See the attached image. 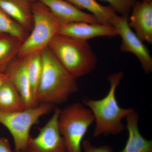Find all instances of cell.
<instances>
[{
  "mask_svg": "<svg viewBox=\"0 0 152 152\" xmlns=\"http://www.w3.org/2000/svg\"><path fill=\"white\" fill-rule=\"evenodd\" d=\"M34 25L28 37L20 49L18 58L41 51L48 47L53 38L58 34L61 23L48 8L39 1L32 4Z\"/></svg>",
  "mask_w": 152,
  "mask_h": 152,
  "instance_id": "5",
  "label": "cell"
},
{
  "mask_svg": "<svg viewBox=\"0 0 152 152\" xmlns=\"http://www.w3.org/2000/svg\"><path fill=\"white\" fill-rule=\"evenodd\" d=\"M42 68V59L41 51L34 52L28 55V75L33 94L36 101V94L40 81Z\"/></svg>",
  "mask_w": 152,
  "mask_h": 152,
  "instance_id": "18",
  "label": "cell"
},
{
  "mask_svg": "<svg viewBox=\"0 0 152 152\" xmlns=\"http://www.w3.org/2000/svg\"><path fill=\"white\" fill-rule=\"evenodd\" d=\"M94 118L83 103H75L60 109L58 126L68 152H82L84 137Z\"/></svg>",
  "mask_w": 152,
  "mask_h": 152,
  "instance_id": "4",
  "label": "cell"
},
{
  "mask_svg": "<svg viewBox=\"0 0 152 152\" xmlns=\"http://www.w3.org/2000/svg\"><path fill=\"white\" fill-rule=\"evenodd\" d=\"M32 4L26 0H0V8L29 33L34 25Z\"/></svg>",
  "mask_w": 152,
  "mask_h": 152,
  "instance_id": "13",
  "label": "cell"
},
{
  "mask_svg": "<svg viewBox=\"0 0 152 152\" xmlns=\"http://www.w3.org/2000/svg\"><path fill=\"white\" fill-rule=\"evenodd\" d=\"M127 17L117 15L112 25L116 29L122 39L120 49L123 52L134 54L141 63L145 73L152 71V58L148 50L142 42L130 27Z\"/></svg>",
  "mask_w": 152,
  "mask_h": 152,
  "instance_id": "8",
  "label": "cell"
},
{
  "mask_svg": "<svg viewBox=\"0 0 152 152\" xmlns=\"http://www.w3.org/2000/svg\"><path fill=\"white\" fill-rule=\"evenodd\" d=\"M48 47L68 72L76 78L90 73L96 66L97 57L88 41L57 34Z\"/></svg>",
  "mask_w": 152,
  "mask_h": 152,
  "instance_id": "3",
  "label": "cell"
},
{
  "mask_svg": "<svg viewBox=\"0 0 152 152\" xmlns=\"http://www.w3.org/2000/svg\"><path fill=\"white\" fill-rule=\"evenodd\" d=\"M0 152H15L12 150L8 140L4 137L0 138Z\"/></svg>",
  "mask_w": 152,
  "mask_h": 152,
  "instance_id": "22",
  "label": "cell"
},
{
  "mask_svg": "<svg viewBox=\"0 0 152 152\" xmlns=\"http://www.w3.org/2000/svg\"><path fill=\"white\" fill-rule=\"evenodd\" d=\"M110 4V5L120 15L129 18L132 9L137 0H100Z\"/></svg>",
  "mask_w": 152,
  "mask_h": 152,
  "instance_id": "20",
  "label": "cell"
},
{
  "mask_svg": "<svg viewBox=\"0 0 152 152\" xmlns=\"http://www.w3.org/2000/svg\"><path fill=\"white\" fill-rule=\"evenodd\" d=\"M26 1H28L30 3H32V4L37 1V0H26Z\"/></svg>",
  "mask_w": 152,
  "mask_h": 152,
  "instance_id": "24",
  "label": "cell"
},
{
  "mask_svg": "<svg viewBox=\"0 0 152 152\" xmlns=\"http://www.w3.org/2000/svg\"><path fill=\"white\" fill-rule=\"evenodd\" d=\"M53 104H40L22 111L0 110V124L8 130L13 139L15 152H26L33 126L40 118L51 112Z\"/></svg>",
  "mask_w": 152,
  "mask_h": 152,
  "instance_id": "6",
  "label": "cell"
},
{
  "mask_svg": "<svg viewBox=\"0 0 152 152\" xmlns=\"http://www.w3.org/2000/svg\"><path fill=\"white\" fill-rule=\"evenodd\" d=\"M82 147V152H112L113 151L112 147L109 145L96 147L88 140H83Z\"/></svg>",
  "mask_w": 152,
  "mask_h": 152,
  "instance_id": "21",
  "label": "cell"
},
{
  "mask_svg": "<svg viewBox=\"0 0 152 152\" xmlns=\"http://www.w3.org/2000/svg\"><path fill=\"white\" fill-rule=\"evenodd\" d=\"M8 34L16 37L23 42L29 32L0 8V34Z\"/></svg>",
  "mask_w": 152,
  "mask_h": 152,
  "instance_id": "19",
  "label": "cell"
},
{
  "mask_svg": "<svg viewBox=\"0 0 152 152\" xmlns=\"http://www.w3.org/2000/svg\"><path fill=\"white\" fill-rule=\"evenodd\" d=\"M48 8L61 24L76 22L99 23L92 14L80 10L66 0H37Z\"/></svg>",
  "mask_w": 152,
  "mask_h": 152,
  "instance_id": "12",
  "label": "cell"
},
{
  "mask_svg": "<svg viewBox=\"0 0 152 152\" xmlns=\"http://www.w3.org/2000/svg\"><path fill=\"white\" fill-rule=\"evenodd\" d=\"M28 56L17 58L5 73L20 95L25 109L39 104L36 102L32 91L28 75Z\"/></svg>",
  "mask_w": 152,
  "mask_h": 152,
  "instance_id": "9",
  "label": "cell"
},
{
  "mask_svg": "<svg viewBox=\"0 0 152 152\" xmlns=\"http://www.w3.org/2000/svg\"><path fill=\"white\" fill-rule=\"evenodd\" d=\"M77 8L88 11L100 23L112 25L117 14L110 6H103L96 0H66Z\"/></svg>",
  "mask_w": 152,
  "mask_h": 152,
  "instance_id": "16",
  "label": "cell"
},
{
  "mask_svg": "<svg viewBox=\"0 0 152 152\" xmlns=\"http://www.w3.org/2000/svg\"><path fill=\"white\" fill-rule=\"evenodd\" d=\"M60 109L56 108L50 119L37 135L30 137L26 152H68L58 126Z\"/></svg>",
  "mask_w": 152,
  "mask_h": 152,
  "instance_id": "7",
  "label": "cell"
},
{
  "mask_svg": "<svg viewBox=\"0 0 152 152\" xmlns=\"http://www.w3.org/2000/svg\"><path fill=\"white\" fill-rule=\"evenodd\" d=\"M128 18V24L143 42L152 44V2L137 1Z\"/></svg>",
  "mask_w": 152,
  "mask_h": 152,
  "instance_id": "11",
  "label": "cell"
},
{
  "mask_svg": "<svg viewBox=\"0 0 152 152\" xmlns=\"http://www.w3.org/2000/svg\"><path fill=\"white\" fill-rule=\"evenodd\" d=\"M43 68L36 99L38 104H61L78 91L77 79L62 65L48 47L41 51Z\"/></svg>",
  "mask_w": 152,
  "mask_h": 152,
  "instance_id": "1",
  "label": "cell"
},
{
  "mask_svg": "<svg viewBox=\"0 0 152 152\" xmlns=\"http://www.w3.org/2000/svg\"><path fill=\"white\" fill-rule=\"evenodd\" d=\"M124 76V73L119 72L108 77L110 89L102 99L94 100L86 97L83 99V103L91 110L94 118V137L118 134L126 129L123 120L134 110L120 107L116 97V91Z\"/></svg>",
  "mask_w": 152,
  "mask_h": 152,
  "instance_id": "2",
  "label": "cell"
},
{
  "mask_svg": "<svg viewBox=\"0 0 152 152\" xmlns=\"http://www.w3.org/2000/svg\"><path fill=\"white\" fill-rule=\"evenodd\" d=\"M142 1H145L152 2V0H141Z\"/></svg>",
  "mask_w": 152,
  "mask_h": 152,
  "instance_id": "25",
  "label": "cell"
},
{
  "mask_svg": "<svg viewBox=\"0 0 152 152\" xmlns=\"http://www.w3.org/2000/svg\"><path fill=\"white\" fill-rule=\"evenodd\" d=\"M139 119L138 114L134 110L126 117L129 136L124 148L118 152H152V141L145 138L140 132Z\"/></svg>",
  "mask_w": 152,
  "mask_h": 152,
  "instance_id": "14",
  "label": "cell"
},
{
  "mask_svg": "<svg viewBox=\"0 0 152 152\" xmlns=\"http://www.w3.org/2000/svg\"><path fill=\"white\" fill-rule=\"evenodd\" d=\"M21 40L8 34H0V73L5 74L18 58L23 43Z\"/></svg>",
  "mask_w": 152,
  "mask_h": 152,
  "instance_id": "15",
  "label": "cell"
},
{
  "mask_svg": "<svg viewBox=\"0 0 152 152\" xmlns=\"http://www.w3.org/2000/svg\"><path fill=\"white\" fill-rule=\"evenodd\" d=\"M58 34L84 41L98 37H114L118 36V31L113 25L86 22L61 25Z\"/></svg>",
  "mask_w": 152,
  "mask_h": 152,
  "instance_id": "10",
  "label": "cell"
},
{
  "mask_svg": "<svg viewBox=\"0 0 152 152\" xmlns=\"http://www.w3.org/2000/svg\"><path fill=\"white\" fill-rule=\"evenodd\" d=\"M25 109L20 95L7 78L0 87V110L14 112L22 111Z\"/></svg>",
  "mask_w": 152,
  "mask_h": 152,
  "instance_id": "17",
  "label": "cell"
},
{
  "mask_svg": "<svg viewBox=\"0 0 152 152\" xmlns=\"http://www.w3.org/2000/svg\"><path fill=\"white\" fill-rule=\"evenodd\" d=\"M7 79L5 74L0 73V87Z\"/></svg>",
  "mask_w": 152,
  "mask_h": 152,
  "instance_id": "23",
  "label": "cell"
}]
</instances>
